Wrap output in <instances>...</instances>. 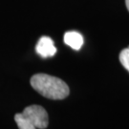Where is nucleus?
<instances>
[{"label": "nucleus", "mask_w": 129, "mask_h": 129, "mask_svg": "<svg viewBox=\"0 0 129 129\" xmlns=\"http://www.w3.org/2000/svg\"><path fill=\"white\" fill-rule=\"evenodd\" d=\"M30 82L37 92L50 100H63L70 93L68 85L62 79L50 75H34Z\"/></svg>", "instance_id": "nucleus-1"}, {"label": "nucleus", "mask_w": 129, "mask_h": 129, "mask_svg": "<svg viewBox=\"0 0 129 129\" xmlns=\"http://www.w3.org/2000/svg\"><path fill=\"white\" fill-rule=\"evenodd\" d=\"M120 61L121 65L129 72V49H123L120 54Z\"/></svg>", "instance_id": "nucleus-5"}, {"label": "nucleus", "mask_w": 129, "mask_h": 129, "mask_svg": "<svg viewBox=\"0 0 129 129\" xmlns=\"http://www.w3.org/2000/svg\"><path fill=\"white\" fill-rule=\"evenodd\" d=\"M37 53L43 58L51 57L55 55L56 48L55 47L54 41L51 37H42L38 40L36 47Z\"/></svg>", "instance_id": "nucleus-3"}, {"label": "nucleus", "mask_w": 129, "mask_h": 129, "mask_svg": "<svg viewBox=\"0 0 129 129\" xmlns=\"http://www.w3.org/2000/svg\"><path fill=\"white\" fill-rule=\"evenodd\" d=\"M14 120L19 129H45L49 124L47 111L36 104L27 106L22 113L15 114Z\"/></svg>", "instance_id": "nucleus-2"}, {"label": "nucleus", "mask_w": 129, "mask_h": 129, "mask_svg": "<svg viewBox=\"0 0 129 129\" xmlns=\"http://www.w3.org/2000/svg\"><path fill=\"white\" fill-rule=\"evenodd\" d=\"M64 42L66 45H68L72 49L78 51L83 45V37L79 33L71 31V32L65 33Z\"/></svg>", "instance_id": "nucleus-4"}, {"label": "nucleus", "mask_w": 129, "mask_h": 129, "mask_svg": "<svg viewBox=\"0 0 129 129\" xmlns=\"http://www.w3.org/2000/svg\"><path fill=\"white\" fill-rule=\"evenodd\" d=\"M127 48H128V49H129V47H127Z\"/></svg>", "instance_id": "nucleus-7"}, {"label": "nucleus", "mask_w": 129, "mask_h": 129, "mask_svg": "<svg viewBox=\"0 0 129 129\" xmlns=\"http://www.w3.org/2000/svg\"><path fill=\"white\" fill-rule=\"evenodd\" d=\"M125 4H126V7H127V10L129 11V0H125Z\"/></svg>", "instance_id": "nucleus-6"}]
</instances>
